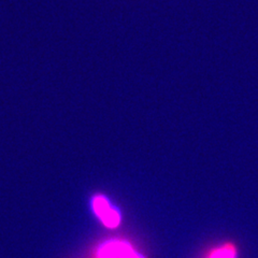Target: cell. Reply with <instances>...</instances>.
I'll use <instances>...</instances> for the list:
<instances>
[{
  "label": "cell",
  "mask_w": 258,
  "mask_h": 258,
  "mask_svg": "<svg viewBox=\"0 0 258 258\" xmlns=\"http://www.w3.org/2000/svg\"><path fill=\"white\" fill-rule=\"evenodd\" d=\"M212 258H233L232 249H222V251H217Z\"/></svg>",
  "instance_id": "7a4b0ae2"
},
{
  "label": "cell",
  "mask_w": 258,
  "mask_h": 258,
  "mask_svg": "<svg viewBox=\"0 0 258 258\" xmlns=\"http://www.w3.org/2000/svg\"><path fill=\"white\" fill-rule=\"evenodd\" d=\"M94 209L96 213L102 220L104 225L109 227H115L119 223V216L113 210L110 209L108 201L102 197H97L94 201Z\"/></svg>",
  "instance_id": "6da1fadb"
}]
</instances>
